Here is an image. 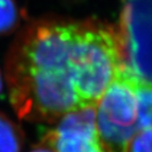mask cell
I'll list each match as a JSON object with an SVG mask.
<instances>
[{"instance_id": "4", "label": "cell", "mask_w": 152, "mask_h": 152, "mask_svg": "<svg viewBox=\"0 0 152 152\" xmlns=\"http://www.w3.org/2000/svg\"><path fill=\"white\" fill-rule=\"evenodd\" d=\"M42 143L54 152H105L98 136L95 107L64 115Z\"/></svg>"}, {"instance_id": "3", "label": "cell", "mask_w": 152, "mask_h": 152, "mask_svg": "<svg viewBox=\"0 0 152 152\" xmlns=\"http://www.w3.org/2000/svg\"><path fill=\"white\" fill-rule=\"evenodd\" d=\"M116 29L124 66L140 81H151L152 0H129Z\"/></svg>"}, {"instance_id": "2", "label": "cell", "mask_w": 152, "mask_h": 152, "mask_svg": "<svg viewBox=\"0 0 152 152\" xmlns=\"http://www.w3.org/2000/svg\"><path fill=\"white\" fill-rule=\"evenodd\" d=\"M137 81L123 65L95 107L98 136L105 152H129L131 142L139 132Z\"/></svg>"}, {"instance_id": "5", "label": "cell", "mask_w": 152, "mask_h": 152, "mask_svg": "<svg viewBox=\"0 0 152 152\" xmlns=\"http://www.w3.org/2000/svg\"><path fill=\"white\" fill-rule=\"evenodd\" d=\"M136 109L139 131L152 130V80L137 81Z\"/></svg>"}, {"instance_id": "10", "label": "cell", "mask_w": 152, "mask_h": 152, "mask_svg": "<svg viewBox=\"0 0 152 152\" xmlns=\"http://www.w3.org/2000/svg\"><path fill=\"white\" fill-rule=\"evenodd\" d=\"M2 89H4V78H2V73L0 71V94L2 91Z\"/></svg>"}, {"instance_id": "6", "label": "cell", "mask_w": 152, "mask_h": 152, "mask_svg": "<svg viewBox=\"0 0 152 152\" xmlns=\"http://www.w3.org/2000/svg\"><path fill=\"white\" fill-rule=\"evenodd\" d=\"M24 133L19 125L0 112V152H20Z\"/></svg>"}, {"instance_id": "1", "label": "cell", "mask_w": 152, "mask_h": 152, "mask_svg": "<svg viewBox=\"0 0 152 152\" xmlns=\"http://www.w3.org/2000/svg\"><path fill=\"white\" fill-rule=\"evenodd\" d=\"M124 65L117 29L97 20L38 19L23 28L5 63L18 117L54 123L96 107Z\"/></svg>"}, {"instance_id": "7", "label": "cell", "mask_w": 152, "mask_h": 152, "mask_svg": "<svg viewBox=\"0 0 152 152\" xmlns=\"http://www.w3.org/2000/svg\"><path fill=\"white\" fill-rule=\"evenodd\" d=\"M22 19V9L15 0H0V36L15 32Z\"/></svg>"}, {"instance_id": "8", "label": "cell", "mask_w": 152, "mask_h": 152, "mask_svg": "<svg viewBox=\"0 0 152 152\" xmlns=\"http://www.w3.org/2000/svg\"><path fill=\"white\" fill-rule=\"evenodd\" d=\"M130 152H152V130L139 131L131 142Z\"/></svg>"}, {"instance_id": "9", "label": "cell", "mask_w": 152, "mask_h": 152, "mask_svg": "<svg viewBox=\"0 0 152 152\" xmlns=\"http://www.w3.org/2000/svg\"><path fill=\"white\" fill-rule=\"evenodd\" d=\"M31 152H54V151H53L50 147L45 145V144H43V143H41L39 147L36 148V149H34V150H32Z\"/></svg>"}]
</instances>
